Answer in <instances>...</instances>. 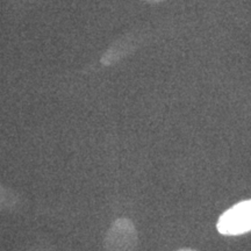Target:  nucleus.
<instances>
[{
    "label": "nucleus",
    "mask_w": 251,
    "mask_h": 251,
    "mask_svg": "<svg viewBox=\"0 0 251 251\" xmlns=\"http://www.w3.org/2000/svg\"><path fill=\"white\" fill-rule=\"evenodd\" d=\"M143 1L148 2V4H159V2L166 1V0H143Z\"/></svg>",
    "instance_id": "nucleus-4"
},
{
    "label": "nucleus",
    "mask_w": 251,
    "mask_h": 251,
    "mask_svg": "<svg viewBox=\"0 0 251 251\" xmlns=\"http://www.w3.org/2000/svg\"><path fill=\"white\" fill-rule=\"evenodd\" d=\"M216 229L225 236H238L251 231V199L235 203L222 213Z\"/></svg>",
    "instance_id": "nucleus-1"
},
{
    "label": "nucleus",
    "mask_w": 251,
    "mask_h": 251,
    "mask_svg": "<svg viewBox=\"0 0 251 251\" xmlns=\"http://www.w3.org/2000/svg\"><path fill=\"white\" fill-rule=\"evenodd\" d=\"M105 251H137L139 235L130 219L120 218L113 222L103 240Z\"/></svg>",
    "instance_id": "nucleus-2"
},
{
    "label": "nucleus",
    "mask_w": 251,
    "mask_h": 251,
    "mask_svg": "<svg viewBox=\"0 0 251 251\" xmlns=\"http://www.w3.org/2000/svg\"><path fill=\"white\" fill-rule=\"evenodd\" d=\"M18 206V197L9 188L0 184V211H15Z\"/></svg>",
    "instance_id": "nucleus-3"
},
{
    "label": "nucleus",
    "mask_w": 251,
    "mask_h": 251,
    "mask_svg": "<svg viewBox=\"0 0 251 251\" xmlns=\"http://www.w3.org/2000/svg\"><path fill=\"white\" fill-rule=\"evenodd\" d=\"M177 251H198V250H194V249H190V248H184V249H179Z\"/></svg>",
    "instance_id": "nucleus-5"
}]
</instances>
